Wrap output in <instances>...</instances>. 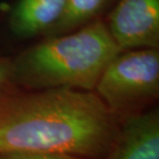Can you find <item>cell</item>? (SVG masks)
Listing matches in <instances>:
<instances>
[{
	"label": "cell",
	"instance_id": "6da1fadb",
	"mask_svg": "<svg viewBox=\"0 0 159 159\" xmlns=\"http://www.w3.org/2000/svg\"><path fill=\"white\" fill-rule=\"evenodd\" d=\"M6 90L0 94V155L92 157L109 148L112 113L94 91L58 88L6 94Z\"/></svg>",
	"mask_w": 159,
	"mask_h": 159
},
{
	"label": "cell",
	"instance_id": "7a4b0ae2",
	"mask_svg": "<svg viewBox=\"0 0 159 159\" xmlns=\"http://www.w3.org/2000/svg\"><path fill=\"white\" fill-rule=\"evenodd\" d=\"M121 51L103 20L61 35L44 37L11 58V84L29 90L67 88L94 91Z\"/></svg>",
	"mask_w": 159,
	"mask_h": 159
},
{
	"label": "cell",
	"instance_id": "3957f363",
	"mask_svg": "<svg viewBox=\"0 0 159 159\" xmlns=\"http://www.w3.org/2000/svg\"><path fill=\"white\" fill-rule=\"evenodd\" d=\"M94 92L110 111L155 99L159 93V49L122 51L101 74Z\"/></svg>",
	"mask_w": 159,
	"mask_h": 159
},
{
	"label": "cell",
	"instance_id": "277c9868",
	"mask_svg": "<svg viewBox=\"0 0 159 159\" xmlns=\"http://www.w3.org/2000/svg\"><path fill=\"white\" fill-rule=\"evenodd\" d=\"M102 20L121 52L159 49V0H116Z\"/></svg>",
	"mask_w": 159,
	"mask_h": 159
},
{
	"label": "cell",
	"instance_id": "5b68a950",
	"mask_svg": "<svg viewBox=\"0 0 159 159\" xmlns=\"http://www.w3.org/2000/svg\"><path fill=\"white\" fill-rule=\"evenodd\" d=\"M65 0H16L4 15V26L16 39L50 35L64 11Z\"/></svg>",
	"mask_w": 159,
	"mask_h": 159
},
{
	"label": "cell",
	"instance_id": "8992f818",
	"mask_svg": "<svg viewBox=\"0 0 159 159\" xmlns=\"http://www.w3.org/2000/svg\"><path fill=\"white\" fill-rule=\"evenodd\" d=\"M111 159H159L157 112L129 117Z\"/></svg>",
	"mask_w": 159,
	"mask_h": 159
},
{
	"label": "cell",
	"instance_id": "52a82bcc",
	"mask_svg": "<svg viewBox=\"0 0 159 159\" xmlns=\"http://www.w3.org/2000/svg\"><path fill=\"white\" fill-rule=\"evenodd\" d=\"M116 0H65L64 11L50 36L72 32L101 20L112 8Z\"/></svg>",
	"mask_w": 159,
	"mask_h": 159
},
{
	"label": "cell",
	"instance_id": "ba28073f",
	"mask_svg": "<svg viewBox=\"0 0 159 159\" xmlns=\"http://www.w3.org/2000/svg\"><path fill=\"white\" fill-rule=\"evenodd\" d=\"M0 159H80L69 155L53 153H11L0 155Z\"/></svg>",
	"mask_w": 159,
	"mask_h": 159
},
{
	"label": "cell",
	"instance_id": "9c48e42d",
	"mask_svg": "<svg viewBox=\"0 0 159 159\" xmlns=\"http://www.w3.org/2000/svg\"><path fill=\"white\" fill-rule=\"evenodd\" d=\"M11 85V58L0 56V94Z\"/></svg>",
	"mask_w": 159,
	"mask_h": 159
}]
</instances>
